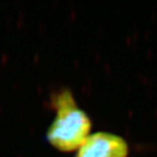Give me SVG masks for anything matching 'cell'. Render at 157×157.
I'll return each mask as SVG.
<instances>
[{
    "label": "cell",
    "mask_w": 157,
    "mask_h": 157,
    "mask_svg": "<svg viewBox=\"0 0 157 157\" xmlns=\"http://www.w3.org/2000/svg\"><path fill=\"white\" fill-rule=\"evenodd\" d=\"M51 104L56 115L47 132L49 144L63 152L77 151L91 134L90 117L78 105L69 89L54 94Z\"/></svg>",
    "instance_id": "1"
},
{
    "label": "cell",
    "mask_w": 157,
    "mask_h": 157,
    "mask_svg": "<svg viewBox=\"0 0 157 157\" xmlns=\"http://www.w3.org/2000/svg\"><path fill=\"white\" fill-rule=\"evenodd\" d=\"M129 145L120 136L108 132L91 133L75 157H128Z\"/></svg>",
    "instance_id": "2"
}]
</instances>
